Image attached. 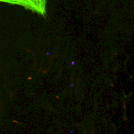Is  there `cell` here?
<instances>
[{"instance_id":"1","label":"cell","mask_w":134,"mask_h":134,"mask_svg":"<svg viewBox=\"0 0 134 134\" xmlns=\"http://www.w3.org/2000/svg\"><path fill=\"white\" fill-rule=\"evenodd\" d=\"M0 2L24 7L39 15L46 16V0H0Z\"/></svg>"}]
</instances>
